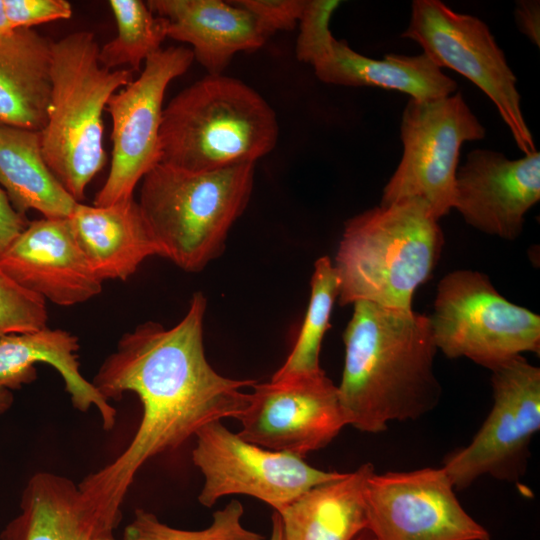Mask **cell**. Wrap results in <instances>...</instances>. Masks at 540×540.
I'll return each mask as SVG.
<instances>
[{
  "instance_id": "15",
  "label": "cell",
  "mask_w": 540,
  "mask_h": 540,
  "mask_svg": "<svg viewBox=\"0 0 540 540\" xmlns=\"http://www.w3.org/2000/svg\"><path fill=\"white\" fill-rule=\"evenodd\" d=\"M540 199V153L517 160L477 149L467 155L455 177L454 207L472 227L514 240L528 210Z\"/></svg>"
},
{
  "instance_id": "31",
  "label": "cell",
  "mask_w": 540,
  "mask_h": 540,
  "mask_svg": "<svg viewBox=\"0 0 540 540\" xmlns=\"http://www.w3.org/2000/svg\"><path fill=\"white\" fill-rule=\"evenodd\" d=\"M28 221L11 204L0 186V254L26 228Z\"/></svg>"
},
{
  "instance_id": "19",
  "label": "cell",
  "mask_w": 540,
  "mask_h": 540,
  "mask_svg": "<svg viewBox=\"0 0 540 540\" xmlns=\"http://www.w3.org/2000/svg\"><path fill=\"white\" fill-rule=\"evenodd\" d=\"M74 236L95 275L127 280L158 245L132 198L108 206L77 203L68 217Z\"/></svg>"
},
{
  "instance_id": "8",
  "label": "cell",
  "mask_w": 540,
  "mask_h": 540,
  "mask_svg": "<svg viewBox=\"0 0 540 540\" xmlns=\"http://www.w3.org/2000/svg\"><path fill=\"white\" fill-rule=\"evenodd\" d=\"M400 135L403 155L383 189L380 205L418 198L439 220L454 207L461 146L484 138L485 128L458 92L425 101L410 98Z\"/></svg>"
},
{
  "instance_id": "37",
  "label": "cell",
  "mask_w": 540,
  "mask_h": 540,
  "mask_svg": "<svg viewBox=\"0 0 540 540\" xmlns=\"http://www.w3.org/2000/svg\"><path fill=\"white\" fill-rule=\"evenodd\" d=\"M374 540V539H373Z\"/></svg>"
},
{
  "instance_id": "14",
  "label": "cell",
  "mask_w": 540,
  "mask_h": 540,
  "mask_svg": "<svg viewBox=\"0 0 540 540\" xmlns=\"http://www.w3.org/2000/svg\"><path fill=\"white\" fill-rule=\"evenodd\" d=\"M252 387L237 433L252 444L303 458L326 447L347 425L338 387L322 369Z\"/></svg>"
},
{
  "instance_id": "20",
  "label": "cell",
  "mask_w": 540,
  "mask_h": 540,
  "mask_svg": "<svg viewBox=\"0 0 540 540\" xmlns=\"http://www.w3.org/2000/svg\"><path fill=\"white\" fill-rule=\"evenodd\" d=\"M115 528L88 505L71 479L41 471L28 480L20 513L0 540H117Z\"/></svg>"
},
{
  "instance_id": "35",
  "label": "cell",
  "mask_w": 540,
  "mask_h": 540,
  "mask_svg": "<svg viewBox=\"0 0 540 540\" xmlns=\"http://www.w3.org/2000/svg\"><path fill=\"white\" fill-rule=\"evenodd\" d=\"M13 31L6 16L4 0H0V37Z\"/></svg>"
},
{
  "instance_id": "4",
  "label": "cell",
  "mask_w": 540,
  "mask_h": 540,
  "mask_svg": "<svg viewBox=\"0 0 540 540\" xmlns=\"http://www.w3.org/2000/svg\"><path fill=\"white\" fill-rule=\"evenodd\" d=\"M278 135L276 114L256 90L207 74L163 109L159 163L194 172L255 164L274 149Z\"/></svg>"
},
{
  "instance_id": "18",
  "label": "cell",
  "mask_w": 540,
  "mask_h": 540,
  "mask_svg": "<svg viewBox=\"0 0 540 540\" xmlns=\"http://www.w3.org/2000/svg\"><path fill=\"white\" fill-rule=\"evenodd\" d=\"M168 21V38L191 45L210 75L222 74L238 52L262 47L272 34L246 9L221 0H149Z\"/></svg>"
},
{
  "instance_id": "13",
  "label": "cell",
  "mask_w": 540,
  "mask_h": 540,
  "mask_svg": "<svg viewBox=\"0 0 540 540\" xmlns=\"http://www.w3.org/2000/svg\"><path fill=\"white\" fill-rule=\"evenodd\" d=\"M365 504L374 540H490L461 506L442 467L374 471L366 482Z\"/></svg>"
},
{
  "instance_id": "21",
  "label": "cell",
  "mask_w": 540,
  "mask_h": 540,
  "mask_svg": "<svg viewBox=\"0 0 540 540\" xmlns=\"http://www.w3.org/2000/svg\"><path fill=\"white\" fill-rule=\"evenodd\" d=\"M78 338L63 329L48 327L37 331L8 335L0 338V385L13 391L33 382L37 377L35 365L45 363L62 377L65 389L77 410L95 408L102 426L111 430L117 411L92 382L80 371Z\"/></svg>"
},
{
  "instance_id": "22",
  "label": "cell",
  "mask_w": 540,
  "mask_h": 540,
  "mask_svg": "<svg viewBox=\"0 0 540 540\" xmlns=\"http://www.w3.org/2000/svg\"><path fill=\"white\" fill-rule=\"evenodd\" d=\"M51 43L32 28L0 37V125L40 132L45 127Z\"/></svg>"
},
{
  "instance_id": "24",
  "label": "cell",
  "mask_w": 540,
  "mask_h": 540,
  "mask_svg": "<svg viewBox=\"0 0 540 540\" xmlns=\"http://www.w3.org/2000/svg\"><path fill=\"white\" fill-rule=\"evenodd\" d=\"M0 186L21 214L67 218L78 203L47 166L40 131L0 125Z\"/></svg>"
},
{
  "instance_id": "32",
  "label": "cell",
  "mask_w": 540,
  "mask_h": 540,
  "mask_svg": "<svg viewBox=\"0 0 540 540\" xmlns=\"http://www.w3.org/2000/svg\"><path fill=\"white\" fill-rule=\"evenodd\" d=\"M519 29L539 46V2L520 1L516 7Z\"/></svg>"
},
{
  "instance_id": "7",
  "label": "cell",
  "mask_w": 540,
  "mask_h": 540,
  "mask_svg": "<svg viewBox=\"0 0 540 540\" xmlns=\"http://www.w3.org/2000/svg\"><path fill=\"white\" fill-rule=\"evenodd\" d=\"M429 320L436 347L446 357H466L490 370L540 350L539 315L504 298L478 271L447 274Z\"/></svg>"
},
{
  "instance_id": "33",
  "label": "cell",
  "mask_w": 540,
  "mask_h": 540,
  "mask_svg": "<svg viewBox=\"0 0 540 540\" xmlns=\"http://www.w3.org/2000/svg\"><path fill=\"white\" fill-rule=\"evenodd\" d=\"M14 402L13 392L0 385V415L7 412Z\"/></svg>"
},
{
  "instance_id": "36",
  "label": "cell",
  "mask_w": 540,
  "mask_h": 540,
  "mask_svg": "<svg viewBox=\"0 0 540 540\" xmlns=\"http://www.w3.org/2000/svg\"><path fill=\"white\" fill-rule=\"evenodd\" d=\"M357 540H360V539H357Z\"/></svg>"
},
{
  "instance_id": "1",
  "label": "cell",
  "mask_w": 540,
  "mask_h": 540,
  "mask_svg": "<svg viewBox=\"0 0 540 540\" xmlns=\"http://www.w3.org/2000/svg\"><path fill=\"white\" fill-rule=\"evenodd\" d=\"M206 306L196 292L175 326L148 321L124 333L93 378L108 401L133 392L143 409L126 449L78 484L88 505L116 527L126 494L148 460L179 448L209 423L239 419L249 405L250 393L242 390L256 381L224 377L206 359Z\"/></svg>"
},
{
  "instance_id": "9",
  "label": "cell",
  "mask_w": 540,
  "mask_h": 540,
  "mask_svg": "<svg viewBox=\"0 0 540 540\" xmlns=\"http://www.w3.org/2000/svg\"><path fill=\"white\" fill-rule=\"evenodd\" d=\"M401 37L418 43L440 69H452L479 87L498 109L518 148L525 155L536 151L516 76L481 19L455 12L439 0H415Z\"/></svg>"
},
{
  "instance_id": "5",
  "label": "cell",
  "mask_w": 540,
  "mask_h": 540,
  "mask_svg": "<svg viewBox=\"0 0 540 540\" xmlns=\"http://www.w3.org/2000/svg\"><path fill=\"white\" fill-rule=\"evenodd\" d=\"M95 35L78 31L51 43V91L41 131L45 162L81 203L106 162L103 112L109 98L132 80L127 68L109 70L98 60Z\"/></svg>"
},
{
  "instance_id": "29",
  "label": "cell",
  "mask_w": 540,
  "mask_h": 540,
  "mask_svg": "<svg viewBox=\"0 0 540 540\" xmlns=\"http://www.w3.org/2000/svg\"><path fill=\"white\" fill-rule=\"evenodd\" d=\"M4 6L13 30L72 16L71 4L66 0H4Z\"/></svg>"
},
{
  "instance_id": "16",
  "label": "cell",
  "mask_w": 540,
  "mask_h": 540,
  "mask_svg": "<svg viewBox=\"0 0 540 540\" xmlns=\"http://www.w3.org/2000/svg\"><path fill=\"white\" fill-rule=\"evenodd\" d=\"M0 268L23 288L59 306L84 303L102 291L67 218L29 222L0 254Z\"/></svg>"
},
{
  "instance_id": "28",
  "label": "cell",
  "mask_w": 540,
  "mask_h": 540,
  "mask_svg": "<svg viewBox=\"0 0 540 540\" xmlns=\"http://www.w3.org/2000/svg\"><path fill=\"white\" fill-rule=\"evenodd\" d=\"M46 301L0 268V338L47 327Z\"/></svg>"
},
{
  "instance_id": "25",
  "label": "cell",
  "mask_w": 540,
  "mask_h": 540,
  "mask_svg": "<svg viewBox=\"0 0 540 540\" xmlns=\"http://www.w3.org/2000/svg\"><path fill=\"white\" fill-rule=\"evenodd\" d=\"M108 4L117 35L99 49V63L109 70L128 66L132 72L139 71L168 38V21L155 15L141 0H110Z\"/></svg>"
},
{
  "instance_id": "3",
  "label": "cell",
  "mask_w": 540,
  "mask_h": 540,
  "mask_svg": "<svg viewBox=\"0 0 540 540\" xmlns=\"http://www.w3.org/2000/svg\"><path fill=\"white\" fill-rule=\"evenodd\" d=\"M438 221L418 198L379 205L349 219L333 262L339 304L367 301L412 309L415 291L441 255L444 236Z\"/></svg>"
},
{
  "instance_id": "6",
  "label": "cell",
  "mask_w": 540,
  "mask_h": 540,
  "mask_svg": "<svg viewBox=\"0 0 540 540\" xmlns=\"http://www.w3.org/2000/svg\"><path fill=\"white\" fill-rule=\"evenodd\" d=\"M255 164L194 172L158 163L141 180L139 207L160 256L197 272L217 258L243 213Z\"/></svg>"
},
{
  "instance_id": "30",
  "label": "cell",
  "mask_w": 540,
  "mask_h": 540,
  "mask_svg": "<svg viewBox=\"0 0 540 540\" xmlns=\"http://www.w3.org/2000/svg\"><path fill=\"white\" fill-rule=\"evenodd\" d=\"M234 4L246 9L271 33L292 30L302 15L305 0H237Z\"/></svg>"
},
{
  "instance_id": "12",
  "label": "cell",
  "mask_w": 540,
  "mask_h": 540,
  "mask_svg": "<svg viewBox=\"0 0 540 540\" xmlns=\"http://www.w3.org/2000/svg\"><path fill=\"white\" fill-rule=\"evenodd\" d=\"M195 438L192 461L204 476L198 500L206 507L221 497L242 494L269 504L279 513L309 489L344 474L320 470L302 457L252 444L221 421L202 427Z\"/></svg>"
},
{
  "instance_id": "17",
  "label": "cell",
  "mask_w": 540,
  "mask_h": 540,
  "mask_svg": "<svg viewBox=\"0 0 540 540\" xmlns=\"http://www.w3.org/2000/svg\"><path fill=\"white\" fill-rule=\"evenodd\" d=\"M298 60L311 64L324 83L391 89L419 101L450 96L457 89V83L424 53L386 54L383 59H373L335 39L331 32L309 46Z\"/></svg>"
},
{
  "instance_id": "23",
  "label": "cell",
  "mask_w": 540,
  "mask_h": 540,
  "mask_svg": "<svg viewBox=\"0 0 540 540\" xmlns=\"http://www.w3.org/2000/svg\"><path fill=\"white\" fill-rule=\"evenodd\" d=\"M373 472V465L365 463L309 489L277 512L284 540H352L367 529L365 486Z\"/></svg>"
},
{
  "instance_id": "11",
  "label": "cell",
  "mask_w": 540,
  "mask_h": 540,
  "mask_svg": "<svg viewBox=\"0 0 540 540\" xmlns=\"http://www.w3.org/2000/svg\"><path fill=\"white\" fill-rule=\"evenodd\" d=\"M193 60L187 47L161 48L145 60L136 79L109 98L105 111L112 121L110 170L93 205L134 198L138 183L160 162L164 95L170 82L183 75Z\"/></svg>"
},
{
  "instance_id": "26",
  "label": "cell",
  "mask_w": 540,
  "mask_h": 540,
  "mask_svg": "<svg viewBox=\"0 0 540 540\" xmlns=\"http://www.w3.org/2000/svg\"><path fill=\"white\" fill-rule=\"evenodd\" d=\"M310 286V299L297 340L284 364L271 379L321 370L319 365L321 343L329 328L332 308L339 294L338 276L328 256L316 260Z\"/></svg>"
},
{
  "instance_id": "27",
  "label": "cell",
  "mask_w": 540,
  "mask_h": 540,
  "mask_svg": "<svg viewBox=\"0 0 540 540\" xmlns=\"http://www.w3.org/2000/svg\"><path fill=\"white\" fill-rule=\"evenodd\" d=\"M243 514L242 504L232 500L213 514L210 526L189 531L170 527L152 512L137 509L124 530V540H266L263 535L243 526Z\"/></svg>"
},
{
  "instance_id": "10",
  "label": "cell",
  "mask_w": 540,
  "mask_h": 540,
  "mask_svg": "<svg viewBox=\"0 0 540 540\" xmlns=\"http://www.w3.org/2000/svg\"><path fill=\"white\" fill-rule=\"evenodd\" d=\"M491 371L494 402L489 415L467 446L444 459L442 468L455 490L484 475L518 480L540 429V369L519 355Z\"/></svg>"
},
{
  "instance_id": "2",
  "label": "cell",
  "mask_w": 540,
  "mask_h": 540,
  "mask_svg": "<svg viewBox=\"0 0 540 540\" xmlns=\"http://www.w3.org/2000/svg\"><path fill=\"white\" fill-rule=\"evenodd\" d=\"M344 334L338 394L347 425L379 433L392 421L415 420L439 403L437 347L429 316L358 301Z\"/></svg>"
},
{
  "instance_id": "34",
  "label": "cell",
  "mask_w": 540,
  "mask_h": 540,
  "mask_svg": "<svg viewBox=\"0 0 540 540\" xmlns=\"http://www.w3.org/2000/svg\"><path fill=\"white\" fill-rule=\"evenodd\" d=\"M270 540H284L282 521L277 512H275L272 516V531Z\"/></svg>"
}]
</instances>
